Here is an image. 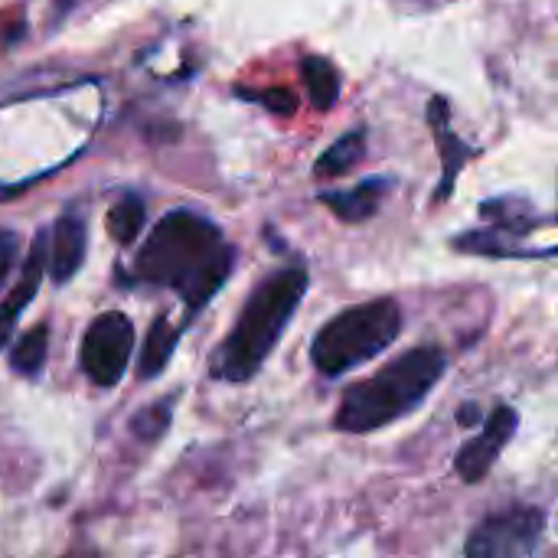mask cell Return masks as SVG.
Here are the masks:
<instances>
[{
	"mask_svg": "<svg viewBox=\"0 0 558 558\" xmlns=\"http://www.w3.org/2000/svg\"><path fill=\"white\" fill-rule=\"evenodd\" d=\"M235 248L222 229L196 209H170L147 232L128 268H118L121 288H160L180 294L193 320L229 281Z\"/></svg>",
	"mask_w": 558,
	"mask_h": 558,
	"instance_id": "1",
	"label": "cell"
},
{
	"mask_svg": "<svg viewBox=\"0 0 558 558\" xmlns=\"http://www.w3.org/2000/svg\"><path fill=\"white\" fill-rule=\"evenodd\" d=\"M311 288V275L304 265H288L268 275L239 311L235 327L216 347L209 360V376L222 383H248L275 353L284 337L294 311L301 307Z\"/></svg>",
	"mask_w": 558,
	"mask_h": 558,
	"instance_id": "2",
	"label": "cell"
},
{
	"mask_svg": "<svg viewBox=\"0 0 558 558\" xmlns=\"http://www.w3.org/2000/svg\"><path fill=\"white\" fill-rule=\"evenodd\" d=\"M445 369L448 356L441 347L409 350L376 376L360 379L343 392L340 409L333 415V428L350 435H369L399 422L428 399V392L441 383Z\"/></svg>",
	"mask_w": 558,
	"mask_h": 558,
	"instance_id": "3",
	"label": "cell"
},
{
	"mask_svg": "<svg viewBox=\"0 0 558 558\" xmlns=\"http://www.w3.org/2000/svg\"><path fill=\"white\" fill-rule=\"evenodd\" d=\"M402 333V307L392 298L353 304L330 317L311 340V363L320 376L340 379L376 360Z\"/></svg>",
	"mask_w": 558,
	"mask_h": 558,
	"instance_id": "4",
	"label": "cell"
},
{
	"mask_svg": "<svg viewBox=\"0 0 558 558\" xmlns=\"http://www.w3.org/2000/svg\"><path fill=\"white\" fill-rule=\"evenodd\" d=\"M481 216L490 222L484 229H471L451 239L454 252L484 255V258H546L539 245H530L533 232L556 226L558 219H533L530 203L500 196L481 203Z\"/></svg>",
	"mask_w": 558,
	"mask_h": 558,
	"instance_id": "5",
	"label": "cell"
},
{
	"mask_svg": "<svg viewBox=\"0 0 558 558\" xmlns=\"http://www.w3.org/2000/svg\"><path fill=\"white\" fill-rule=\"evenodd\" d=\"M131 353H134V320L121 311H105L88 324L82 337L78 366L92 386L114 389L128 373Z\"/></svg>",
	"mask_w": 558,
	"mask_h": 558,
	"instance_id": "6",
	"label": "cell"
},
{
	"mask_svg": "<svg viewBox=\"0 0 558 558\" xmlns=\"http://www.w3.org/2000/svg\"><path fill=\"white\" fill-rule=\"evenodd\" d=\"M546 513L539 507H513L474 526L464 553L471 558H530L539 553Z\"/></svg>",
	"mask_w": 558,
	"mask_h": 558,
	"instance_id": "7",
	"label": "cell"
},
{
	"mask_svg": "<svg viewBox=\"0 0 558 558\" xmlns=\"http://www.w3.org/2000/svg\"><path fill=\"white\" fill-rule=\"evenodd\" d=\"M517 428H520V412H517L513 405H507V402L497 405V409L487 415L481 435L471 438V441L458 451V458H454V471L461 474V481H464V484H481V481L494 471V464L500 461V451L513 441Z\"/></svg>",
	"mask_w": 558,
	"mask_h": 558,
	"instance_id": "8",
	"label": "cell"
},
{
	"mask_svg": "<svg viewBox=\"0 0 558 558\" xmlns=\"http://www.w3.org/2000/svg\"><path fill=\"white\" fill-rule=\"evenodd\" d=\"M46 258H49V232L39 229L33 235V245L26 252V262L20 268L16 284L10 288V294L0 304V353L7 350V343L13 340V327L20 320V314L33 304V298L39 294V284L46 278Z\"/></svg>",
	"mask_w": 558,
	"mask_h": 558,
	"instance_id": "9",
	"label": "cell"
},
{
	"mask_svg": "<svg viewBox=\"0 0 558 558\" xmlns=\"http://www.w3.org/2000/svg\"><path fill=\"white\" fill-rule=\"evenodd\" d=\"M85 252H88V226H85L82 213H72L69 209L49 229L46 275L52 278V284H69L82 271Z\"/></svg>",
	"mask_w": 558,
	"mask_h": 558,
	"instance_id": "10",
	"label": "cell"
},
{
	"mask_svg": "<svg viewBox=\"0 0 558 558\" xmlns=\"http://www.w3.org/2000/svg\"><path fill=\"white\" fill-rule=\"evenodd\" d=\"M428 124H432V131H435L438 154H441V167H445L441 183H438V193H435V203H445V199H451L454 183H458L464 163H468L471 157H477L481 147L464 144V141L451 131V111H448V98H445V95H435V98L428 101Z\"/></svg>",
	"mask_w": 558,
	"mask_h": 558,
	"instance_id": "11",
	"label": "cell"
},
{
	"mask_svg": "<svg viewBox=\"0 0 558 558\" xmlns=\"http://www.w3.org/2000/svg\"><path fill=\"white\" fill-rule=\"evenodd\" d=\"M389 190H392V177H366L353 190H327L317 193V199L343 222H366L379 213Z\"/></svg>",
	"mask_w": 558,
	"mask_h": 558,
	"instance_id": "12",
	"label": "cell"
},
{
	"mask_svg": "<svg viewBox=\"0 0 558 558\" xmlns=\"http://www.w3.org/2000/svg\"><path fill=\"white\" fill-rule=\"evenodd\" d=\"M190 324H170L167 314H160L150 330H147V340H144V350H141V360H137V379H154L167 369V363L173 360L177 353V343L183 340Z\"/></svg>",
	"mask_w": 558,
	"mask_h": 558,
	"instance_id": "13",
	"label": "cell"
},
{
	"mask_svg": "<svg viewBox=\"0 0 558 558\" xmlns=\"http://www.w3.org/2000/svg\"><path fill=\"white\" fill-rule=\"evenodd\" d=\"M301 78H304L307 98H311V105L317 111H330L340 101L343 78H340V69L330 59H324V56H304Z\"/></svg>",
	"mask_w": 558,
	"mask_h": 558,
	"instance_id": "14",
	"label": "cell"
},
{
	"mask_svg": "<svg viewBox=\"0 0 558 558\" xmlns=\"http://www.w3.org/2000/svg\"><path fill=\"white\" fill-rule=\"evenodd\" d=\"M366 157V128L347 131L340 141H333L314 163V177L320 180H333V177H347L350 170H356Z\"/></svg>",
	"mask_w": 558,
	"mask_h": 558,
	"instance_id": "15",
	"label": "cell"
},
{
	"mask_svg": "<svg viewBox=\"0 0 558 558\" xmlns=\"http://www.w3.org/2000/svg\"><path fill=\"white\" fill-rule=\"evenodd\" d=\"M46 356H49V324L43 320L13 340L7 363L20 379H39V373L46 369Z\"/></svg>",
	"mask_w": 558,
	"mask_h": 558,
	"instance_id": "16",
	"label": "cell"
},
{
	"mask_svg": "<svg viewBox=\"0 0 558 558\" xmlns=\"http://www.w3.org/2000/svg\"><path fill=\"white\" fill-rule=\"evenodd\" d=\"M144 222H147V203H144L137 193L121 196V199L108 209V216H105V229H108V235H111L118 245H124V248L137 242V235H141V229H144Z\"/></svg>",
	"mask_w": 558,
	"mask_h": 558,
	"instance_id": "17",
	"label": "cell"
},
{
	"mask_svg": "<svg viewBox=\"0 0 558 558\" xmlns=\"http://www.w3.org/2000/svg\"><path fill=\"white\" fill-rule=\"evenodd\" d=\"M170 422H173V399H160V402H154V405H147L141 412H134L128 428H131V435L137 441L154 445V441H160L167 435Z\"/></svg>",
	"mask_w": 558,
	"mask_h": 558,
	"instance_id": "18",
	"label": "cell"
},
{
	"mask_svg": "<svg viewBox=\"0 0 558 558\" xmlns=\"http://www.w3.org/2000/svg\"><path fill=\"white\" fill-rule=\"evenodd\" d=\"M235 98L252 101V105H262L265 111L281 114V118H288V114L298 111V95L291 88H281V85H275V88H245V85H235Z\"/></svg>",
	"mask_w": 558,
	"mask_h": 558,
	"instance_id": "19",
	"label": "cell"
},
{
	"mask_svg": "<svg viewBox=\"0 0 558 558\" xmlns=\"http://www.w3.org/2000/svg\"><path fill=\"white\" fill-rule=\"evenodd\" d=\"M16 255H20V235L13 229H0V288L7 281V275L13 271Z\"/></svg>",
	"mask_w": 558,
	"mask_h": 558,
	"instance_id": "20",
	"label": "cell"
},
{
	"mask_svg": "<svg viewBox=\"0 0 558 558\" xmlns=\"http://www.w3.org/2000/svg\"><path fill=\"white\" fill-rule=\"evenodd\" d=\"M458 422H461V425H477V422H481V409H477L474 402H464L461 412H458Z\"/></svg>",
	"mask_w": 558,
	"mask_h": 558,
	"instance_id": "21",
	"label": "cell"
},
{
	"mask_svg": "<svg viewBox=\"0 0 558 558\" xmlns=\"http://www.w3.org/2000/svg\"><path fill=\"white\" fill-rule=\"evenodd\" d=\"M72 10V0H56V16H65Z\"/></svg>",
	"mask_w": 558,
	"mask_h": 558,
	"instance_id": "22",
	"label": "cell"
}]
</instances>
